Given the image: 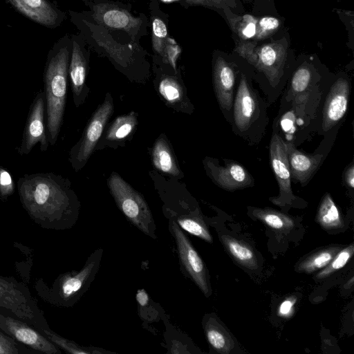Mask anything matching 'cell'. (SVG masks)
<instances>
[{"label":"cell","mask_w":354,"mask_h":354,"mask_svg":"<svg viewBox=\"0 0 354 354\" xmlns=\"http://www.w3.org/2000/svg\"><path fill=\"white\" fill-rule=\"evenodd\" d=\"M17 187L22 207L43 227L64 229L75 223L80 202L68 179L53 172L25 174Z\"/></svg>","instance_id":"cell-1"},{"label":"cell","mask_w":354,"mask_h":354,"mask_svg":"<svg viewBox=\"0 0 354 354\" xmlns=\"http://www.w3.org/2000/svg\"><path fill=\"white\" fill-rule=\"evenodd\" d=\"M71 38H60L47 55L44 71L46 131L48 143L54 146L63 123L67 97Z\"/></svg>","instance_id":"cell-2"},{"label":"cell","mask_w":354,"mask_h":354,"mask_svg":"<svg viewBox=\"0 0 354 354\" xmlns=\"http://www.w3.org/2000/svg\"><path fill=\"white\" fill-rule=\"evenodd\" d=\"M288 46L286 38L261 44L255 41L237 40L234 52L261 72L269 82L275 86L283 76Z\"/></svg>","instance_id":"cell-3"},{"label":"cell","mask_w":354,"mask_h":354,"mask_svg":"<svg viewBox=\"0 0 354 354\" xmlns=\"http://www.w3.org/2000/svg\"><path fill=\"white\" fill-rule=\"evenodd\" d=\"M102 254L103 249L95 250L88 257L80 270L68 272L58 277L52 287L42 293L43 297L57 306L68 307L74 305L86 292L95 279Z\"/></svg>","instance_id":"cell-4"},{"label":"cell","mask_w":354,"mask_h":354,"mask_svg":"<svg viewBox=\"0 0 354 354\" xmlns=\"http://www.w3.org/2000/svg\"><path fill=\"white\" fill-rule=\"evenodd\" d=\"M107 184L119 209L142 232L156 239V225L151 212L142 197L120 175L113 172Z\"/></svg>","instance_id":"cell-5"},{"label":"cell","mask_w":354,"mask_h":354,"mask_svg":"<svg viewBox=\"0 0 354 354\" xmlns=\"http://www.w3.org/2000/svg\"><path fill=\"white\" fill-rule=\"evenodd\" d=\"M0 309L10 312L37 330L48 326L28 290L12 278L0 276Z\"/></svg>","instance_id":"cell-6"},{"label":"cell","mask_w":354,"mask_h":354,"mask_svg":"<svg viewBox=\"0 0 354 354\" xmlns=\"http://www.w3.org/2000/svg\"><path fill=\"white\" fill-rule=\"evenodd\" d=\"M113 110V98L107 93L104 102L91 118L80 140L70 150L68 160L75 171L82 169L87 162Z\"/></svg>","instance_id":"cell-7"},{"label":"cell","mask_w":354,"mask_h":354,"mask_svg":"<svg viewBox=\"0 0 354 354\" xmlns=\"http://www.w3.org/2000/svg\"><path fill=\"white\" fill-rule=\"evenodd\" d=\"M37 143H39L42 152L47 150L49 143L46 131V99L44 91L41 90L36 93L30 106L21 144L17 151L21 156L27 155Z\"/></svg>","instance_id":"cell-8"},{"label":"cell","mask_w":354,"mask_h":354,"mask_svg":"<svg viewBox=\"0 0 354 354\" xmlns=\"http://www.w3.org/2000/svg\"><path fill=\"white\" fill-rule=\"evenodd\" d=\"M169 228L176 241L180 264L202 292L208 297L211 289L202 259L176 222L170 219Z\"/></svg>","instance_id":"cell-9"},{"label":"cell","mask_w":354,"mask_h":354,"mask_svg":"<svg viewBox=\"0 0 354 354\" xmlns=\"http://www.w3.org/2000/svg\"><path fill=\"white\" fill-rule=\"evenodd\" d=\"M0 329L6 334L30 349L46 354L62 352L41 332L28 323L0 313Z\"/></svg>","instance_id":"cell-10"},{"label":"cell","mask_w":354,"mask_h":354,"mask_svg":"<svg viewBox=\"0 0 354 354\" xmlns=\"http://www.w3.org/2000/svg\"><path fill=\"white\" fill-rule=\"evenodd\" d=\"M270 163L279 187V194L270 200L279 206L291 205L296 197L291 188V174L286 153V142L274 134L270 145Z\"/></svg>","instance_id":"cell-11"},{"label":"cell","mask_w":354,"mask_h":354,"mask_svg":"<svg viewBox=\"0 0 354 354\" xmlns=\"http://www.w3.org/2000/svg\"><path fill=\"white\" fill-rule=\"evenodd\" d=\"M203 165L212 180L225 190L234 191L253 185L250 173L238 162L232 161L221 166L216 159L207 157L203 160Z\"/></svg>","instance_id":"cell-12"},{"label":"cell","mask_w":354,"mask_h":354,"mask_svg":"<svg viewBox=\"0 0 354 354\" xmlns=\"http://www.w3.org/2000/svg\"><path fill=\"white\" fill-rule=\"evenodd\" d=\"M88 57L80 37H71V52L68 66V79L73 93V102L78 108L84 102L88 93L86 86Z\"/></svg>","instance_id":"cell-13"},{"label":"cell","mask_w":354,"mask_h":354,"mask_svg":"<svg viewBox=\"0 0 354 354\" xmlns=\"http://www.w3.org/2000/svg\"><path fill=\"white\" fill-rule=\"evenodd\" d=\"M17 12L42 26L55 28L64 14L49 0H6Z\"/></svg>","instance_id":"cell-14"},{"label":"cell","mask_w":354,"mask_h":354,"mask_svg":"<svg viewBox=\"0 0 354 354\" xmlns=\"http://www.w3.org/2000/svg\"><path fill=\"white\" fill-rule=\"evenodd\" d=\"M349 93L350 86L345 79H338L331 86L323 109L322 127L324 131L330 130L344 116Z\"/></svg>","instance_id":"cell-15"},{"label":"cell","mask_w":354,"mask_h":354,"mask_svg":"<svg viewBox=\"0 0 354 354\" xmlns=\"http://www.w3.org/2000/svg\"><path fill=\"white\" fill-rule=\"evenodd\" d=\"M212 77L220 106L225 111H230L233 104L235 72L232 65L221 55L214 56Z\"/></svg>","instance_id":"cell-16"},{"label":"cell","mask_w":354,"mask_h":354,"mask_svg":"<svg viewBox=\"0 0 354 354\" xmlns=\"http://www.w3.org/2000/svg\"><path fill=\"white\" fill-rule=\"evenodd\" d=\"M93 19L105 27L131 32L139 27L141 20L116 6L98 4L93 7Z\"/></svg>","instance_id":"cell-17"},{"label":"cell","mask_w":354,"mask_h":354,"mask_svg":"<svg viewBox=\"0 0 354 354\" xmlns=\"http://www.w3.org/2000/svg\"><path fill=\"white\" fill-rule=\"evenodd\" d=\"M257 101L243 74L240 82L234 102V120L239 130H247L254 120Z\"/></svg>","instance_id":"cell-18"},{"label":"cell","mask_w":354,"mask_h":354,"mask_svg":"<svg viewBox=\"0 0 354 354\" xmlns=\"http://www.w3.org/2000/svg\"><path fill=\"white\" fill-rule=\"evenodd\" d=\"M286 147L291 177L302 185L306 184L319 167L323 156L303 153L292 142H286Z\"/></svg>","instance_id":"cell-19"},{"label":"cell","mask_w":354,"mask_h":354,"mask_svg":"<svg viewBox=\"0 0 354 354\" xmlns=\"http://www.w3.org/2000/svg\"><path fill=\"white\" fill-rule=\"evenodd\" d=\"M157 91L169 106L178 111H187L189 102L185 87L176 77L162 76L158 82Z\"/></svg>","instance_id":"cell-20"},{"label":"cell","mask_w":354,"mask_h":354,"mask_svg":"<svg viewBox=\"0 0 354 354\" xmlns=\"http://www.w3.org/2000/svg\"><path fill=\"white\" fill-rule=\"evenodd\" d=\"M151 158L153 165L158 170L176 178L182 176L174 154L165 136H161L156 140Z\"/></svg>","instance_id":"cell-21"},{"label":"cell","mask_w":354,"mask_h":354,"mask_svg":"<svg viewBox=\"0 0 354 354\" xmlns=\"http://www.w3.org/2000/svg\"><path fill=\"white\" fill-rule=\"evenodd\" d=\"M204 330L207 339L216 351L228 354L234 346V342L227 330L214 316H208L204 321Z\"/></svg>","instance_id":"cell-22"},{"label":"cell","mask_w":354,"mask_h":354,"mask_svg":"<svg viewBox=\"0 0 354 354\" xmlns=\"http://www.w3.org/2000/svg\"><path fill=\"white\" fill-rule=\"evenodd\" d=\"M231 30L241 41H253L258 18L250 14L237 15L226 8L221 11Z\"/></svg>","instance_id":"cell-23"},{"label":"cell","mask_w":354,"mask_h":354,"mask_svg":"<svg viewBox=\"0 0 354 354\" xmlns=\"http://www.w3.org/2000/svg\"><path fill=\"white\" fill-rule=\"evenodd\" d=\"M221 241L227 252L240 265L252 270L258 268L257 256L248 243L226 234L221 236Z\"/></svg>","instance_id":"cell-24"},{"label":"cell","mask_w":354,"mask_h":354,"mask_svg":"<svg viewBox=\"0 0 354 354\" xmlns=\"http://www.w3.org/2000/svg\"><path fill=\"white\" fill-rule=\"evenodd\" d=\"M340 250L339 246H330L319 250L306 257L297 265L299 272L313 273L324 268Z\"/></svg>","instance_id":"cell-25"},{"label":"cell","mask_w":354,"mask_h":354,"mask_svg":"<svg viewBox=\"0 0 354 354\" xmlns=\"http://www.w3.org/2000/svg\"><path fill=\"white\" fill-rule=\"evenodd\" d=\"M137 113L131 111L118 116L109 127L104 136V141L113 142L122 140L135 130L137 123Z\"/></svg>","instance_id":"cell-26"},{"label":"cell","mask_w":354,"mask_h":354,"mask_svg":"<svg viewBox=\"0 0 354 354\" xmlns=\"http://www.w3.org/2000/svg\"><path fill=\"white\" fill-rule=\"evenodd\" d=\"M316 221L324 229H335L342 226L339 211L330 195L326 193L319 205Z\"/></svg>","instance_id":"cell-27"},{"label":"cell","mask_w":354,"mask_h":354,"mask_svg":"<svg viewBox=\"0 0 354 354\" xmlns=\"http://www.w3.org/2000/svg\"><path fill=\"white\" fill-rule=\"evenodd\" d=\"M252 214L269 227L277 231H288L295 225L290 216L271 208H253Z\"/></svg>","instance_id":"cell-28"},{"label":"cell","mask_w":354,"mask_h":354,"mask_svg":"<svg viewBox=\"0 0 354 354\" xmlns=\"http://www.w3.org/2000/svg\"><path fill=\"white\" fill-rule=\"evenodd\" d=\"M52 343L57 347L64 349L67 353L73 354H94L111 353L100 348L84 347L65 339L52 331L48 326L40 327L37 329Z\"/></svg>","instance_id":"cell-29"},{"label":"cell","mask_w":354,"mask_h":354,"mask_svg":"<svg viewBox=\"0 0 354 354\" xmlns=\"http://www.w3.org/2000/svg\"><path fill=\"white\" fill-rule=\"evenodd\" d=\"M174 221L185 231L208 243L212 242V237L204 221L197 216L182 215Z\"/></svg>","instance_id":"cell-30"},{"label":"cell","mask_w":354,"mask_h":354,"mask_svg":"<svg viewBox=\"0 0 354 354\" xmlns=\"http://www.w3.org/2000/svg\"><path fill=\"white\" fill-rule=\"evenodd\" d=\"M167 29L165 24L159 18L152 22V47L154 51L167 58L168 54Z\"/></svg>","instance_id":"cell-31"},{"label":"cell","mask_w":354,"mask_h":354,"mask_svg":"<svg viewBox=\"0 0 354 354\" xmlns=\"http://www.w3.org/2000/svg\"><path fill=\"white\" fill-rule=\"evenodd\" d=\"M353 252L354 245L353 243L339 250L331 261L317 274V279H322L328 277L344 267L353 257Z\"/></svg>","instance_id":"cell-32"},{"label":"cell","mask_w":354,"mask_h":354,"mask_svg":"<svg viewBox=\"0 0 354 354\" xmlns=\"http://www.w3.org/2000/svg\"><path fill=\"white\" fill-rule=\"evenodd\" d=\"M281 25V19L274 16H263L258 18L253 41H261L269 39L277 32Z\"/></svg>","instance_id":"cell-33"},{"label":"cell","mask_w":354,"mask_h":354,"mask_svg":"<svg viewBox=\"0 0 354 354\" xmlns=\"http://www.w3.org/2000/svg\"><path fill=\"white\" fill-rule=\"evenodd\" d=\"M313 73L312 66L304 63L295 71L291 80V89L294 93L306 91L310 85Z\"/></svg>","instance_id":"cell-34"},{"label":"cell","mask_w":354,"mask_h":354,"mask_svg":"<svg viewBox=\"0 0 354 354\" xmlns=\"http://www.w3.org/2000/svg\"><path fill=\"white\" fill-rule=\"evenodd\" d=\"M186 3L194 6L207 7L217 12L222 11L226 8L232 10H240L242 5L240 0H184Z\"/></svg>","instance_id":"cell-35"},{"label":"cell","mask_w":354,"mask_h":354,"mask_svg":"<svg viewBox=\"0 0 354 354\" xmlns=\"http://www.w3.org/2000/svg\"><path fill=\"white\" fill-rule=\"evenodd\" d=\"M16 185L10 172L0 165V199L5 201L15 191Z\"/></svg>","instance_id":"cell-36"},{"label":"cell","mask_w":354,"mask_h":354,"mask_svg":"<svg viewBox=\"0 0 354 354\" xmlns=\"http://www.w3.org/2000/svg\"><path fill=\"white\" fill-rule=\"evenodd\" d=\"M15 339L0 330V354H19L26 353Z\"/></svg>","instance_id":"cell-37"},{"label":"cell","mask_w":354,"mask_h":354,"mask_svg":"<svg viewBox=\"0 0 354 354\" xmlns=\"http://www.w3.org/2000/svg\"><path fill=\"white\" fill-rule=\"evenodd\" d=\"M296 301L297 297L294 296L286 298L278 308V315L284 318L291 317L294 312V306Z\"/></svg>","instance_id":"cell-38"},{"label":"cell","mask_w":354,"mask_h":354,"mask_svg":"<svg viewBox=\"0 0 354 354\" xmlns=\"http://www.w3.org/2000/svg\"><path fill=\"white\" fill-rule=\"evenodd\" d=\"M344 174L346 184L353 189L354 187V166L353 163L346 169Z\"/></svg>","instance_id":"cell-39"}]
</instances>
